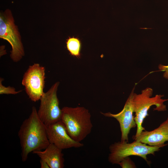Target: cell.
<instances>
[{"label":"cell","mask_w":168,"mask_h":168,"mask_svg":"<svg viewBox=\"0 0 168 168\" xmlns=\"http://www.w3.org/2000/svg\"><path fill=\"white\" fill-rule=\"evenodd\" d=\"M23 162L27 159L29 155L35 151L45 149L49 144L46 125L39 118L35 107H32L29 117L24 120L18 132Z\"/></svg>","instance_id":"1"},{"label":"cell","mask_w":168,"mask_h":168,"mask_svg":"<svg viewBox=\"0 0 168 168\" xmlns=\"http://www.w3.org/2000/svg\"><path fill=\"white\" fill-rule=\"evenodd\" d=\"M61 120L68 134L81 142L91 132L93 124L89 110L83 107L65 106L62 109Z\"/></svg>","instance_id":"2"},{"label":"cell","mask_w":168,"mask_h":168,"mask_svg":"<svg viewBox=\"0 0 168 168\" xmlns=\"http://www.w3.org/2000/svg\"><path fill=\"white\" fill-rule=\"evenodd\" d=\"M153 92L152 88L147 87L142 90L140 94L133 93V102L135 114L134 119L137 129L135 135L133 137L138 136L143 131L145 130L142 124L144 119L148 115V111L151 106L155 105L156 108L154 110L158 111L166 110V105L164 102L168 100V99H162L163 95H156L154 97H152Z\"/></svg>","instance_id":"3"},{"label":"cell","mask_w":168,"mask_h":168,"mask_svg":"<svg viewBox=\"0 0 168 168\" xmlns=\"http://www.w3.org/2000/svg\"><path fill=\"white\" fill-rule=\"evenodd\" d=\"M161 146H152L145 143L134 141L131 143L126 141L115 142L111 144L109 147L110 153L108 157L109 162L112 164H118L124 158L130 156H136L142 158L149 162L147 156L154 155Z\"/></svg>","instance_id":"4"},{"label":"cell","mask_w":168,"mask_h":168,"mask_svg":"<svg viewBox=\"0 0 168 168\" xmlns=\"http://www.w3.org/2000/svg\"><path fill=\"white\" fill-rule=\"evenodd\" d=\"M0 38L11 44L10 57L15 62L19 61L25 55L24 47L17 26L11 11L6 10L0 14Z\"/></svg>","instance_id":"5"},{"label":"cell","mask_w":168,"mask_h":168,"mask_svg":"<svg viewBox=\"0 0 168 168\" xmlns=\"http://www.w3.org/2000/svg\"><path fill=\"white\" fill-rule=\"evenodd\" d=\"M59 82L54 83L41 97L38 115L42 122L48 125L61 120L62 110L59 106L57 92Z\"/></svg>","instance_id":"6"},{"label":"cell","mask_w":168,"mask_h":168,"mask_svg":"<svg viewBox=\"0 0 168 168\" xmlns=\"http://www.w3.org/2000/svg\"><path fill=\"white\" fill-rule=\"evenodd\" d=\"M45 78V68L37 63L30 66L24 73L22 84L31 101L40 100L44 92Z\"/></svg>","instance_id":"7"},{"label":"cell","mask_w":168,"mask_h":168,"mask_svg":"<svg viewBox=\"0 0 168 168\" xmlns=\"http://www.w3.org/2000/svg\"><path fill=\"white\" fill-rule=\"evenodd\" d=\"M135 87L132 90L122 110L116 114L110 112L100 113L105 117L113 118L119 123L121 132V141L128 142V134L130 129L137 126L134 117V108L133 102V94Z\"/></svg>","instance_id":"8"},{"label":"cell","mask_w":168,"mask_h":168,"mask_svg":"<svg viewBox=\"0 0 168 168\" xmlns=\"http://www.w3.org/2000/svg\"><path fill=\"white\" fill-rule=\"evenodd\" d=\"M47 137L50 143L63 150L71 148H79L84 144L75 141L68 134L65 126L60 120L46 125Z\"/></svg>","instance_id":"9"},{"label":"cell","mask_w":168,"mask_h":168,"mask_svg":"<svg viewBox=\"0 0 168 168\" xmlns=\"http://www.w3.org/2000/svg\"><path fill=\"white\" fill-rule=\"evenodd\" d=\"M135 141L152 146L164 147L168 141V117L157 128L151 131H143L140 134L133 137Z\"/></svg>","instance_id":"10"},{"label":"cell","mask_w":168,"mask_h":168,"mask_svg":"<svg viewBox=\"0 0 168 168\" xmlns=\"http://www.w3.org/2000/svg\"><path fill=\"white\" fill-rule=\"evenodd\" d=\"M62 149L50 143L44 151H38L32 153L37 155L49 165L50 168H63L64 159Z\"/></svg>","instance_id":"11"},{"label":"cell","mask_w":168,"mask_h":168,"mask_svg":"<svg viewBox=\"0 0 168 168\" xmlns=\"http://www.w3.org/2000/svg\"><path fill=\"white\" fill-rule=\"evenodd\" d=\"M67 48L71 55L79 58L80 57L81 43L78 38L69 37L66 42Z\"/></svg>","instance_id":"12"},{"label":"cell","mask_w":168,"mask_h":168,"mask_svg":"<svg viewBox=\"0 0 168 168\" xmlns=\"http://www.w3.org/2000/svg\"><path fill=\"white\" fill-rule=\"evenodd\" d=\"M2 78H0V94H16L22 91L21 90L16 91L15 89L13 87L5 86H3L2 82L3 80Z\"/></svg>","instance_id":"13"},{"label":"cell","mask_w":168,"mask_h":168,"mask_svg":"<svg viewBox=\"0 0 168 168\" xmlns=\"http://www.w3.org/2000/svg\"><path fill=\"white\" fill-rule=\"evenodd\" d=\"M118 165L122 168L136 167L134 162L129 157L124 158L119 163Z\"/></svg>","instance_id":"14"},{"label":"cell","mask_w":168,"mask_h":168,"mask_svg":"<svg viewBox=\"0 0 168 168\" xmlns=\"http://www.w3.org/2000/svg\"><path fill=\"white\" fill-rule=\"evenodd\" d=\"M158 68L160 71L165 72L163 74V77L168 79V65H164L160 64L159 65Z\"/></svg>","instance_id":"15"},{"label":"cell","mask_w":168,"mask_h":168,"mask_svg":"<svg viewBox=\"0 0 168 168\" xmlns=\"http://www.w3.org/2000/svg\"><path fill=\"white\" fill-rule=\"evenodd\" d=\"M40 163L41 168H50L49 165L44 161L40 159Z\"/></svg>","instance_id":"16"}]
</instances>
